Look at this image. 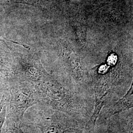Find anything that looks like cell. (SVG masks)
I'll list each match as a JSON object with an SVG mask.
<instances>
[{
    "label": "cell",
    "instance_id": "6da1fadb",
    "mask_svg": "<svg viewBox=\"0 0 133 133\" xmlns=\"http://www.w3.org/2000/svg\"><path fill=\"white\" fill-rule=\"evenodd\" d=\"M44 105L71 116L86 123L92 114L94 99L76 95L53 83L46 88L43 98Z\"/></svg>",
    "mask_w": 133,
    "mask_h": 133
},
{
    "label": "cell",
    "instance_id": "7a4b0ae2",
    "mask_svg": "<svg viewBox=\"0 0 133 133\" xmlns=\"http://www.w3.org/2000/svg\"><path fill=\"white\" fill-rule=\"evenodd\" d=\"M38 112L36 124L39 133H85L86 123L47 106Z\"/></svg>",
    "mask_w": 133,
    "mask_h": 133
},
{
    "label": "cell",
    "instance_id": "3957f363",
    "mask_svg": "<svg viewBox=\"0 0 133 133\" xmlns=\"http://www.w3.org/2000/svg\"><path fill=\"white\" fill-rule=\"evenodd\" d=\"M92 133H133V109L104 121L97 122Z\"/></svg>",
    "mask_w": 133,
    "mask_h": 133
},
{
    "label": "cell",
    "instance_id": "277c9868",
    "mask_svg": "<svg viewBox=\"0 0 133 133\" xmlns=\"http://www.w3.org/2000/svg\"><path fill=\"white\" fill-rule=\"evenodd\" d=\"M133 86L123 97L105 105L100 112L97 122H102L119 114L133 109Z\"/></svg>",
    "mask_w": 133,
    "mask_h": 133
},
{
    "label": "cell",
    "instance_id": "5b68a950",
    "mask_svg": "<svg viewBox=\"0 0 133 133\" xmlns=\"http://www.w3.org/2000/svg\"><path fill=\"white\" fill-rule=\"evenodd\" d=\"M38 103L37 98L33 94L27 91L20 92L14 100V106L19 117L22 118L25 112L34 105Z\"/></svg>",
    "mask_w": 133,
    "mask_h": 133
},
{
    "label": "cell",
    "instance_id": "8992f818",
    "mask_svg": "<svg viewBox=\"0 0 133 133\" xmlns=\"http://www.w3.org/2000/svg\"><path fill=\"white\" fill-rule=\"evenodd\" d=\"M6 113V105H5V101L2 100L0 103V133H2V129L5 119Z\"/></svg>",
    "mask_w": 133,
    "mask_h": 133
},
{
    "label": "cell",
    "instance_id": "52a82bcc",
    "mask_svg": "<svg viewBox=\"0 0 133 133\" xmlns=\"http://www.w3.org/2000/svg\"><path fill=\"white\" fill-rule=\"evenodd\" d=\"M7 40H9V41H10V42H12V43H16V44H20V45H22V46H23L24 48H29V47L28 46H26L25 45H24V44H21V43H16V42H15L14 41H11V40H10V39H7Z\"/></svg>",
    "mask_w": 133,
    "mask_h": 133
}]
</instances>
